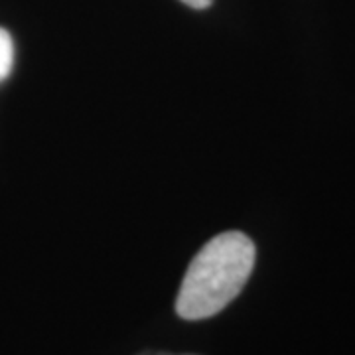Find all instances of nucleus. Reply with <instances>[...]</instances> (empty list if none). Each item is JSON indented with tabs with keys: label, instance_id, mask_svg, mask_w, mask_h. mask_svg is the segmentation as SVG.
Listing matches in <instances>:
<instances>
[{
	"label": "nucleus",
	"instance_id": "nucleus-1",
	"mask_svg": "<svg viewBox=\"0 0 355 355\" xmlns=\"http://www.w3.org/2000/svg\"><path fill=\"white\" fill-rule=\"evenodd\" d=\"M254 266V245L241 231H227L205 243L193 257L176 298L178 316L205 320L235 300Z\"/></svg>",
	"mask_w": 355,
	"mask_h": 355
},
{
	"label": "nucleus",
	"instance_id": "nucleus-2",
	"mask_svg": "<svg viewBox=\"0 0 355 355\" xmlns=\"http://www.w3.org/2000/svg\"><path fill=\"white\" fill-rule=\"evenodd\" d=\"M14 67V42L10 34L0 28V83L10 76Z\"/></svg>",
	"mask_w": 355,
	"mask_h": 355
},
{
	"label": "nucleus",
	"instance_id": "nucleus-3",
	"mask_svg": "<svg viewBox=\"0 0 355 355\" xmlns=\"http://www.w3.org/2000/svg\"><path fill=\"white\" fill-rule=\"evenodd\" d=\"M184 4H188L191 8H198V10H202V8H207V6H211V2L214 0H182Z\"/></svg>",
	"mask_w": 355,
	"mask_h": 355
}]
</instances>
